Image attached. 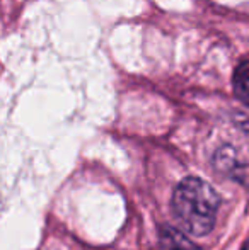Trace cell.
<instances>
[{
  "label": "cell",
  "mask_w": 249,
  "mask_h": 250,
  "mask_svg": "<svg viewBox=\"0 0 249 250\" xmlns=\"http://www.w3.org/2000/svg\"><path fill=\"white\" fill-rule=\"evenodd\" d=\"M220 199L210 184L200 177H186L174 189L171 208L178 225L188 235L203 237L213 230Z\"/></svg>",
  "instance_id": "1"
},
{
  "label": "cell",
  "mask_w": 249,
  "mask_h": 250,
  "mask_svg": "<svg viewBox=\"0 0 249 250\" xmlns=\"http://www.w3.org/2000/svg\"><path fill=\"white\" fill-rule=\"evenodd\" d=\"M159 249L160 250H202L178 228L162 225L159 228Z\"/></svg>",
  "instance_id": "2"
},
{
  "label": "cell",
  "mask_w": 249,
  "mask_h": 250,
  "mask_svg": "<svg viewBox=\"0 0 249 250\" xmlns=\"http://www.w3.org/2000/svg\"><path fill=\"white\" fill-rule=\"evenodd\" d=\"M234 94L243 104L249 105V60L243 62L234 72L232 79Z\"/></svg>",
  "instance_id": "3"
},
{
  "label": "cell",
  "mask_w": 249,
  "mask_h": 250,
  "mask_svg": "<svg viewBox=\"0 0 249 250\" xmlns=\"http://www.w3.org/2000/svg\"><path fill=\"white\" fill-rule=\"evenodd\" d=\"M215 165H217V168H226V170H232V168L236 167V155H234V150L224 148V150L217 151V155H215Z\"/></svg>",
  "instance_id": "4"
}]
</instances>
